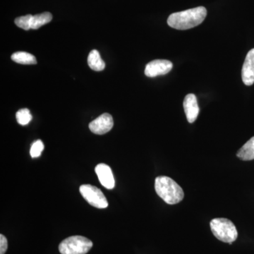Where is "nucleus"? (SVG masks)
Masks as SVG:
<instances>
[{"label": "nucleus", "instance_id": "obj_16", "mask_svg": "<svg viewBox=\"0 0 254 254\" xmlns=\"http://www.w3.org/2000/svg\"><path fill=\"white\" fill-rule=\"evenodd\" d=\"M31 14L26 15V16H20V17L16 18L15 19V24L18 26V27L22 28L23 30L31 29V21L32 18Z\"/></svg>", "mask_w": 254, "mask_h": 254}, {"label": "nucleus", "instance_id": "obj_9", "mask_svg": "<svg viewBox=\"0 0 254 254\" xmlns=\"http://www.w3.org/2000/svg\"><path fill=\"white\" fill-rule=\"evenodd\" d=\"M242 78L246 86H252L254 83V48L246 57L242 70Z\"/></svg>", "mask_w": 254, "mask_h": 254}, {"label": "nucleus", "instance_id": "obj_15", "mask_svg": "<svg viewBox=\"0 0 254 254\" xmlns=\"http://www.w3.org/2000/svg\"><path fill=\"white\" fill-rule=\"evenodd\" d=\"M16 118L17 123L22 126L28 125L32 120L31 112L27 108L18 110L16 113Z\"/></svg>", "mask_w": 254, "mask_h": 254}, {"label": "nucleus", "instance_id": "obj_4", "mask_svg": "<svg viewBox=\"0 0 254 254\" xmlns=\"http://www.w3.org/2000/svg\"><path fill=\"white\" fill-rule=\"evenodd\" d=\"M93 245V242L86 237L72 236L60 244L59 251L61 254H86Z\"/></svg>", "mask_w": 254, "mask_h": 254}, {"label": "nucleus", "instance_id": "obj_2", "mask_svg": "<svg viewBox=\"0 0 254 254\" xmlns=\"http://www.w3.org/2000/svg\"><path fill=\"white\" fill-rule=\"evenodd\" d=\"M155 190L157 194L169 205L180 203L185 197L182 187L167 176H160L155 179Z\"/></svg>", "mask_w": 254, "mask_h": 254}, {"label": "nucleus", "instance_id": "obj_13", "mask_svg": "<svg viewBox=\"0 0 254 254\" xmlns=\"http://www.w3.org/2000/svg\"><path fill=\"white\" fill-rule=\"evenodd\" d=\"M52 19H53V15L50 12L34 15L31 18V28L35 30L38 29L41 26L50 23Z\"/></svg>", "mask_w": 254, "mask_h": 254}, {"label": "nucleus", "instance_id": "obj_14", "mask_svg": "<svg viewBox=\"0 0 254 254\" xmlns=\"http://www.w3.org/2000/svg\"><path fill=\"white\" fill-rule=\"evenodd\" d=\"M11 60L21 64H36L37 60L33 55L26 52H17L11 55Z\"/></svg>", "mask_w": 254, "mask_h": 254}, {"label": "nucleus", "instance_id": "obj_5", "mask_svg": "<svg viewBox=\"0 0 254 254\" xmlns=\"http://www.w3.org/2000/svg\"><path fill=\"white\" fill-rule=\"evenodd\" d=\"M80 193L85 200L95 208L103 209L108 206L106 197L102 190L91 185H83L80 187Z\"/></svg>", "mask_w": 254, "mask_h": 254}, {"label": "nucleus", "instance_id": "obj_17", "mask_svg": "<svg viewBox=\"0 0 254 254\" xmlns=\"http://www.w3.org/2000/svg\"><path fill=\"white\" fill-rule=\"evenodd\" d=\"M43 150H44V144H43V141L38 140V141L33 142L32 144L30 154L33 158H38L41 156Z\"/></svg>", "mask_w": 254, "mask_h": 254}, {"label": "nucleus", "instance_id": "obj_11", "mask_svg": "<svg viewBox=\"0 0 254 254\" xmlns=\"http://www.w3.org/2000/svg\"><path fill=\"white\" fill-rule=\"evenodd\" d=\"M237 156L244 161L254 160V136L237 151Z\"/></svg>", "mask_w": 254, "mask_h": 254}, {"label": "nucleus", "instance_id": "obj_3", "mask_svg": "<svg viewBox=\"0 0 254 254\" xmlns=\"http://www.w3.org/2000/svg\"><path fill=\"white\" fill-rule=\"evenodd\" d=\"M210 229L214 236L225 243L232 245L238 237L236 227L226 218H215L210 221Z\"/></svg>", "mask_w": 254, "mask_h": 254}, {"label": "nucleus", "instance_id": "obj_10", "mask_svg": "<svg viewBox=\"0 0 254 254\" xmlns=\"http://www.w3.org/2000/svg\"><path fill=\"white\" fill-rule=\"evenodd\" d=\"M184 109L189 123H194L199 114V107L194 94H188L184 100Z\"/></svg>", "mask_w": 254, "mask_h": 254}, {"label": "nucleus", "instance_id": "obj_18", "mask_svg": "<svg viewBox=\"0 0 254 254\" xmlns=\"http://www.w3.org/2000/svg\"><path fill=\"white\" fill-rule=\"evenodd\" d=\"M8 248V242L6 237L0 235V254H4Z\"/></svg>", "mask_w": 254, "mask_h": 254}, {"label": "nucleus", "instance_id": "obj_6", "mask_svg": "<svg viewBox=\"0 0 254 254\" xmlns=\"http://www.w3.org/2000/svg\"><path fill=\"white\" fill-rule=\"evenodd\" d=\"M173 64L169 60H156L150 62L145 68V76L153 78L160 75L167 74L173 69Z\"/></svg>", "mask_w": 254, "mask_h": 254}, {"label": "nucleus", "instance_id": "obj_12", "mask_svg": "<svg viewBox=\"0 0 254 254\" xmlns=\"http://www.w3.org/2000/svg\"><path fill=\"white\" fill-rule=\"evenodd\" d=\"M88 66L95 71H101L105 68V62L102 60L99 52L93 50L88 58Z\"/></svg>", "mask_w": 254, "mask_h": 254}, {"label": "nucleus", "instance_id": "obj_1", "mask_svg": "<svg viewBox=\"0 0 254 254\" xmlns=\"http://www.w3.org/2000/svg\"><path fill=\"white\" fill-rule=\"evenodd\" d=\"M206 16L207 9L204 6H198L172 14L169 16L168 24L175 29H190L203 23Z\"/></svg>", "mask_w": 254, "mask_h": 254}, {"label": "nucleus", "instance_id": "obj_8", "mask_svg": "<svg viewBox=\"0 0 254 254\" xmlns=\"http://www.w3.org/2000/svg\"><path fill=\"white\" fill-rule=\"evenodd\" d=\"M95 172L100 184L108 190H113L115 186V181L111 168L106 164L100 163L95 167Z\"/></svg>", "mask_w": 254, "mask_h": 254}, {"label": "nucleus", "instance_id": "obj_7", "mask_svg": "<svg viewBox=\"0 0 254 254\" xmlns=\"http://www.w3.org/2000/svg\"><path fill=\"white\" fill-rule=\"evenodd\" d=\"M113 117L108 113H104L89 124L90 130L97 135H103L113 128Z\"/></svg>", "mask_w": 254, "mask_h": 254}]
</instances>
